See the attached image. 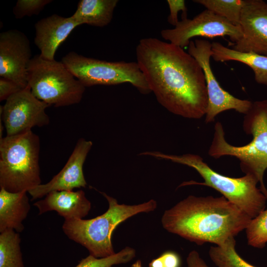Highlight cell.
<instances>
[{"label":"cell","instance_id":"6da1fadb","mask_svg":"<svg viewBox=\"0 0 267 267\" xmlns=\"http://www.w3.org/2000/svg\"><path fill=\"white\" fill-rule=\"evenodd\" d=\"M136 62L157 101L171 113L199 119L206 114L208 98L202 68L183 48L156 38L141 39Z\"/></svg>","mask_w":267,"mask_h":267},{"label":"cell","instance_id":"7a4b0ae2","mask_svg":"<svg viewBox=\"0 0 267 267\" xmlns=\"http://www.w3.org/2000/svg\"><path fill=\"white\" fill-rule=\"evenodd\" d=\"M251 218L224 196L189 195L163 214L168 232L197 245L222 246L245 229Z\"/></svg>","mask_w":267,"mask_h":267},{"label":"cell","instance_id":"3957f363","mask_svg":"<svg viewBox=\"0 0 267 267\" xmlns=\"http://www.w3.org/2000/svg\"><path fill=\"white\" fill-rule=\"evenodd\" d=\"M243 128L246 134L252 135V140L245 145L234 146L226 141L222 124L217 122L208 154L216 159L223 156L237 158L241 171L256 178L267 199V189L263 180L267 169V99L252 102L245 114Z\"/></svg>","mask_w":267,"mask_h":267},{"label":"cell","instance_id":"277c9868","mask_svg":"<svg viewBox=\"0 0 267 267\" xmlns=\"http://www.w3.org/2000/svg\"><path fill=\"white\" fill-rule=\"evenodd\" d=\"M108 203L107 210L93 219H65L62 225L64 233L70 239L85 247L97 258L115 254L111 242L112 233L119 224L141 213L154 211L157 202L151 199L137 205L120 204L116 199L101 192Z\"/></svg>","mask_w":267,"mask_h":267},{"label":"cell","instance_id":"5b68a950","mask_svg":"<svg viewBox=\"0 0 267 267\" xmlns=\"http://www.w3.org/2000/svg\"><path fill=\"white\" fill-rule=\"evenodd\" d=\"M141 155L170 160L194 169L204 179L203 182L190 181L179 186L199 184L207 186L220 192L222 196L246 213L252 219L265 209L267 198L257 186L258 180L254 176L245 174L239 178H231L215 171L198 155L167 154L158 151H146Z\"/></svg>","mask_w":267,"mask_h":267},{"label":"cell","instance_id":"8992f818","mask_svg":"<svg viewBox=\"0 0 267 267\" xmlns=\"http://www.w3.org/2000/svg\"><path fill=\"white\" fill-rule=\"evenodd\" d=\"M39 136L32 130L0 139V188L12 193L41 184Z\"/></svg>","mask_w":267,"mask_h":267},{"label":"cell","instance_id":"52a82bcc","mask_svg":"<svg viewBox=\"0 0 267 267\" xmlns=\"http://www.w3.org/2000/svg\"><path fill=\"white\" fill-rule=\"evenodd\" d=\"M28 86L38 99L55 107L79 103L86 87L61 61L48 60L40 54L27 67Z\"/></svg>","mask_w":267,"mask_h":267},{"label":"cell","instance_id":"ba28073f","mask_svg":"<svg viewBox=\"0 0 267 267\" xmlns=\"http://www.w3.org/2000/svg\"><path fill=\"white\" fill-rule=\"evenodd\" d=\"M85 87L130 83L140 93L151 92L136 62L107 61L71 51L61 61Z\"/></svg>","mask_w":267,"mask_h":267},{"label":"cell","instance_id":"9c48e42d","mask_svg":"<svg viewBox=\"0 0 267 267\" xmlns=\"http://www.w3.org/2000/svg\"><path fill=\"white\" fill-rule=\"evenodd\" d=\"M188 53L199 63L204 72L208 98V105L205 121L214 122L220 113L228 110L246 114L252 102L236 98L222 89L216 79L210 65L212 43L202 39L191 40L187 46Z\"/></svg>","mask_w":267,"mask_h":267},{"label":"cell","instance_id":"30bf717a","mask_svg":"<svg viewBox=\"0 0 267 267\" xmlns=\"http://www.w3.org/2000/svg\"><path fill=\"white\" fill-rule=\"evenodd\" d=\"M239 26H236L225 18L206 9L192 19L179 21L173 29H163L162 37L168 42L182 48L188 46L191 39L196 37L214 38L229 37L234 43L242 37Z\"/></svg>","mask_w":267,"mask_h":267},{"label":"cell","instance_id":"8fae6325","mask_svg":"<svg viewBox=\"0 0 267 267\" xmlns=\"http://www.w3.org/2000/svg\"><path fill=\"white\" fill-rule=\"evenodd\" d=\"M49 106L36 97L28 86L10 96L0 109L6 135L47 125L50 121L45 109Z\"/></svg>","mask_w":267,"mask_h":267},{"label":"cell","instance_id":"7c38bea8","mask_svg":"<svg viewBox=\"0 0 267 267\" xmlns=\"http://www.w3.org/2000/svg\"><path fill=\"white\" fill-rule=\"evenodd\" d=\"M32 57L30 42L27 36L16 29L0 34V77L28 87L27 67Z\"/></svg>","mask_w":267,"mask_h":267},{"label":"cell","instance_id":"4fadbf2b","mask_svg":"<svg viewBox=\"0 0 267 267\" xmlns=\"http://www.w3.org/2000/svg\"><path fill=\"white\" fill-rule=\"evenodd\" d=\"M242 37L232 49L267 56V3L244 0L239 22Z\"/></svg>","mask_w":267,"mask_h":267},{"label":"cell","instance_id":"5bb4252c","mask_svg":"<svg viewBox=\"0 0 267 267\" xmlns=\"http://www.w3.org/2000/svg\"><path fill=\"white\" fill-rule=\"evenodd\" d=\"M92 146L91 141L80 138L62 169L47 183L41 184L28 191L32 200L42 198L53 191L85 187L87 182L83 165Z\"/></svg>","mask_w":267,"mask_h":267},{"label":"cell","instance_id":"9a60e30c","mask_svg":"<svg viewBox=\"0 0 267 267\" xmlns=\"http://www.w3.org/2000/svg\"><path fill=\"white\" fill-rule=\"evenodd\" d=\"M80 25V23L72 16L64 17L56 14L37 21L35 25L34 43L40 50V56L48 60H54L58 47Z\"/></svg>","mask_w":267,"mask_h":267},{"label":"cell","instance_id":"2e32d148","mask_svg":"<svg viewBox=\"0 0 267 267\" xmlns=\"http://www.w3.org/2000/svg\"><path fill=\"white\" fill-rule=\"evenodd\" d=\"M39 214L55 211L65 219H83L89 213L91 203L82 190L53 191L34 204Z\"/></svg>","mask_w":267,"mask_h":267},{"label":"cell","instance_id":"e0dca14e","mask_svg":"<svg viewBox=\"0 0 267 267\" xmlns=\"http://www.w3.org/2000/svg\"><path fill=\"white\" fill-rule=\"evenodd\" d=\"M27 191L17 193L0 189V232L12 229L18 233L24 229L23 221L30 210Z\"/></svg>","mask_w":267,"mask_h":267},{"label":"cell","instance_id":"ac0fdd59","mask_svg":"<svg viewBox=\"0 0 267 267\" xmlns=\"http://www.w3.org/2000/svg\"><path fill=\"white\" fill-rule=\"evenodd\" d=\"M212 57L217 62L235 61L248 66L254 73L256 82L267 86V56L240 52L219 42L212 43Z\"/></svg>","mask_w":267,"mask_h":267},{"label":"cell","instance_id":"d6986e66","mask_svg":"<svg viewBox=\"0 0 267 267\" xmlns=\"http://www.w3.org/2000/svg\"><path fill=\"white\" fill-rule=\"evenodd\" d=\"M118 0H81L72 16L81 25L102 27L111 21Z\"/></svg>","mask_w":267,"mask_h":267},{"label":"cell","instance_id":"ffe728a7","mask_svg":"<svg viewBox=\"0 0 267 267\" xmlns=\"http://www.w3.org/2000/svg\"><path fill=\"white\" fill-rule=\"evenodd\" d=\"M19 233L7 229L0 234V267H24Z\"/></svg>","mask_w":267,"mask_h":267},{"label":"cell","instance_id":"44dd1931","mask_svg":"<svg viewBox=\"0 0 267 267\" xmlns=\"http://www.w3.org/2000/svg\"><path fill=\"white\" fill-rule=\"evenodd\" d=\"M234 237L227 240L222 246H211L209 255L217 267H256L243 260L235 250Z\"/></svg>","mask_w":267,"mask_h":267},{"label":"cell","instance_id":"7402d4cb","mask_svg":"<svg viewBox=\"0 0 267 267\" xmlns=\"http://www.w3.org/2000/svg\"><path fill=\"white\" fill-rule=\"evenodd\" d=\"M193 1L225 18L232 24L239 26L244 0H194Z\"/></svg>","mask_w":267,"mask_h":267},{"label":"cell","instance_id":"603a6c76","mask_svg":"<svg viewBox=\"0 0 267 267\" xmlns=\"http://www.w3.org/2000/svg\"><path fill=\"white\" fill-rule=\"evenodd\" d=\"M246 230L248 244L262 249L267 243V209L251 219Z\"/></svg>","mask_w":267,"mask_h":267},{"label":"cell","instance_id":"cb8c5ba5","mask_svg":"<svg viewBox=\"0 0 267 267\" xmlns=\"http://www.w3.org/2000/svg\"><path fill=\"white\" fill-rule=\"evenodd\" d=\"M135 256V250L126 247L118 253L106 258H97L91 255L83 259L75 267H113L130 262Z\"/></svg>","mask_w":267,"mask_h":267},{"label":"cell","instance_id":"d4e9b609","mask_svg":"<svg viewBox=\"0 0 267 267\" xmlns=\"http://www.w3.org/2000/svg\"><path fill=\"white\" fill-rule=\"evenodd\" d=\"M52 1L51 0H18L13 9V14L17 19L38 15Z\"/></svg>","mask_w":267,"mask_h":267},{"label":"cell","instance_id":"484cf974","mask_svg":"<svg viewBox=\"0 0 267 267\" xmlns=\"http://www.w3.org/2000/svg\"><path fill=\"white\" fill-rule=\"evenodd\" d=\"M181 260L178 254L174 251H167L152 260L149 267H180Z\"/></svg>","mask_w":267,"mask_h":267},{"label":"cell","instance_id":"4316f807","mask_svg":"<svg viewBox=\"0 0 267 267\" xmlns=\"http://www.w3.org/2000/svg\"><path fill=\"white\" fill-rule=\"evenodd\" d=\"M167 3L170 9L168 22L174 27L178 23V13L182 11V19L187 18V7L183 0H168Z\"/></svg>","mask_w":267,"mask_h":267},{"label":"cell","instance_id":"83f0119b","mask_svg":"<svg viewBox=\"0 0 267 267\" xmlns=\"http://www.w3.org/2000/svg\"><path fill=\"white\" fill-rule=\"evenodd\" d=\"M23 89L12 81L0 77V101L6 100L10 96Z\"/></svg>","mask_w":267,"mask_h":267},{"label":"cell","instance_id":"f1b7e54d","mask_svg":"<svg viewBox=\"0 0 267 267\" xmlns=\"http://www.w3.org/2000/svg\"><path fill=\"white\" fill-rule=\"evenodd\" d=\"M186 262L187 267H209L200 257L199 253L195 250L188 254Z\"/></svg>","mask_w":267,"mask_h":267},{"label":"cell","instance_id":"f546056e","mask_svg":"<svg viewBox=\"0 0 267 267\" xmlns=\"http://www.w3.org/2000/svg\"><path fill=\"white\" fill-rule=\"evenodd\" d=\"M131 267H142V263L140 260H137L134 262Z\"/></svg>","mask_w":267,"mask_h":267}]
</instances>
